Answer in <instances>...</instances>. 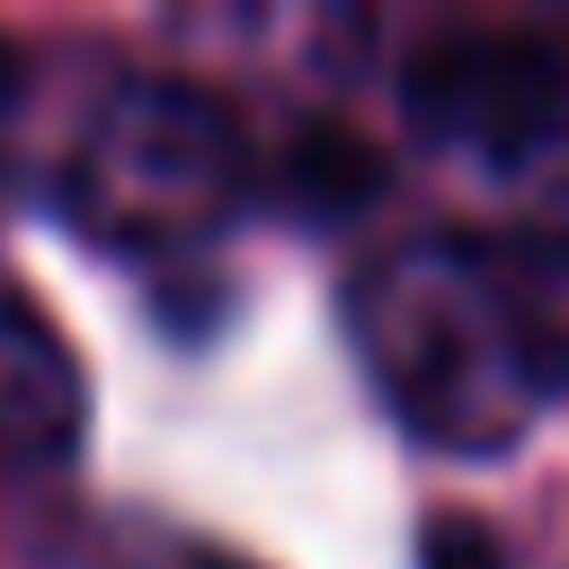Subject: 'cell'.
I'll list each match as a JSON object with an SVG mask.
<instances>
[{
	"label": "cell",
	"instance_id": "obj_5",
	"mask_svg": "<svg viewBox=\"0 0 569 569\" xmlns=\"http://www.w3.org/2000/svg\"><path fill=\"white\" fill-rule=\"evenodd\" d=\"M418 569H507V542H498L480 516H427Z\"/></svg>",
	"mask_w": 569,
	"mask_h": 569
},
{
	"label": "cell",
	"instance_id": "obj_4",
	"mask_svg": "<svg viewBox=\"0 0 569 569\" xmlns=\"http://www.w3.org/2000/svg\"><path fill=\"white\" fill-rule=\"evenodd\" d=\"M276 187H284V204L302 222H347L391 187V160L356 124H293L284 160H276Z\"/></svg>",
	"mask_w": 569,
	"mask_h": 569
},
{
	"label": "cell",
	"instance_id": "obj_2",
	"mask_svg": "<svg viewBox=\"0 0 569 569\" xmlns=\"http://www.w3.org/2000/svg\"><path fill=\"white\" fill-rule=\"evenodd\" d=\"M400 107L436 151L533 169L569 151V27H445L409 53Z\"/></svg>",
	"mask_w": 569,
	"mask_h": 569
},
{
	"label": "cell",
	"instance_id": "obj_3",
	"mask_svg": "<svg viewBox=\"0 0 569 569\" xmlns=\"http://www.w3.org/2000/svg\"><path fill=\"white\" fill-rule=\"evenodd\" d=\"M516 373L542 400H569V240H480Z\"/></svg>",
	"mask_w": 569,
	"mask_h": 569
},
{
	"label": "cell",
	"instance_id": "obj_1",
	"mask_svg": "<svg viewBox=\"0 0 569 569\" xmlns=\"http://www.w3.org/2000/svg\"><path fill=\"white\" fill-rule=\"evenodd\" d=\"M356 338L373 356L382 400L427 445L498 453L533 418L480 240H427V249H400L391 267H373L356 293Z\"/></svg>",
	"mask_w": 569,
	"mask_h": 569
}]
</instances>
